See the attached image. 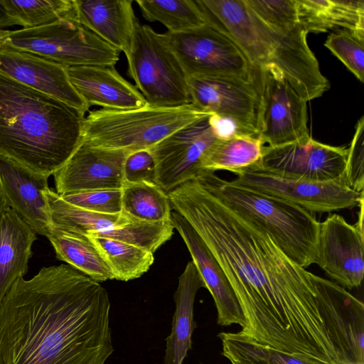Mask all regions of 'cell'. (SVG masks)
Masks as SVG:
<instances>
[{
    "instance_id": "obj_6",
    "label": "cell",
    "mask_w": 364,
    "mask_h": 364,
    "mask_svg": "<svg viewBox=\"0 0 364 364\" xmlns=\"http://www.w3.org/2000/svg\"><path fill=\"white\" fill-rule=\"evenodd\" d=\"M210 114L191 103L173 107L100 109L85 117L82 141L128 152L149 149L177 130Z\"/></svg>"
},
{
    "instance_id": "obj_4",
    "label": "cell",
    "mask_w": 364,
    "mask_h": 364,
    "mask_svg": "<svg viewBox=\"0 0 364 364\" xmlns=\"http://www.w3.org/2000/svg\"><path fill=\"white\" fill-rule=\"evenodd\" d=\"M206 23L229 36L257 68L278 69L307 102L330 87L303 29L286 32L258 17L245 0H196Z\"/></svg>"
},
{
    "instance_id": "obj_12",
    "label": "cell",
    "mask_w": 364,
    "mask_h": 364,
    "mask_svg": "<svg viewBox=\"0 0 364 364\" xmlns=\"http://www.w3.org/2000/svg\"><path fill=\"white\" fill-rule=\"evenodd\" d=\"M260 69L261 110L258 137L268 146L308 140L307 101L277 68Z\"/></svg>"
},
{
    "instance_id": "obj_10",
    "label": "cell",
    "mask_w": 364,
    "mask_h": 364,
    "mask_svg": "<svg viewBox=\"0 0 364 364\" xmlns=\"http://www.w3.org/2000/svg\"><path fill=\"white\" fill-rule=\"evenodd\" d=\"M188 77H252L259 70L227 35L206 23L177 33L167 32Z\"/></svg>"
},
{
    "instance_id": "obj_26",
    "label": "cell",
    "mask_w": 364,
    "mask_h": 364,
    "mask_svg": "<svg viewBox=\"0 0 364 364\" xmlns=\"http://www.w3.org/2000/svg\"><path fill=\"white\" fill-rule=\"evenodd\" d=\"M53 226L87 236L122 228L132 220L122 212L117 214L98 213L72 205L55 191H47Z\"/></svg>"
},
{
    "instance_id": "obj_38",
    "label": "cell",
    "mask_w": 364,
    "mask_h": 364,
    "mask_svg": "<svg viewBox=\"0 0 364 364\" xmlns=\"http://www.w3.org/2000/svg\"><path fill=\"white\" fill-rule=\"evenodd\" d=\"M14 25L6 7L5 0H0V30Z\"/></svg>"
},
{
    "instance_id": "obj_17",
    "label": "cell",
    "mask_w": 364,
    "mask_h": 364,
    "mask_svg": "<svg viewBox=\"0 0 364 364\" xmlns=\"http://www.w3.org/2000/svg\"><path fill=\"white\" fill-rule=\"evenodd\" d=\"M48 176L0 155V195L33 230L46 236L53 227L47 198Z\"/></svg>"
},
{
    "instance_id": "obj_21",
    "label": "cell",
    "mask_w": 364,
    "mask_h": 364,
    "mask_svg": "<svg viewBox=\"0 0 364 364\" xmlns=\"http://www.w3.org/2000/svg\"><path fill=\"white\" fill-rule=\"evenodd\" d=\"M132 0H73L76 18L88 30L129 55L132 38L139 23Z\"/></svg>"
},
{
    "instance_id": "obj_11",
    "label": "cell",
    "mask_w": 364,
    "mask_h": 364,
    "mask_svg": "<svg viewBox=\"0 0 364 364\" xmlns=\"http://www.w3.org/2000/svg\"><path fill=\"white\" fill-rule=\"evenodd\" d=\"M232 183L282 198L314 213H331L359 207L363 193L350 189L344 179L317 182L282 177L255 165L236 173Z\"/></svg>"
},
{
    "instance_id": "obj_28",
    "label": "cell",
    "mask_w": 364,
    "mask_h": 364,
    "mask_svg": "<svg viewBox=\"0 0 364 364\" xmlns=\"http://www.w3.org/2000/svg\"><path fill=\"white\" fill-rule=\"evenodd\" d=\"M122 212L132 220L158 223L171 220L168 193L155 182L124 183Z\"/></svg>"
},
{
    "instance_id": "obj_29",
    "label": "cell",
    "mask_w": 364,
    "mask_h": 364,
    "mask_svg": "<svg viewBox=\"0 0 364 364\" xmlns=\"http://www.w3.org/2000/svg\"><path fill=\"white\" fill-rule=\"evenodd\" d=\"M111 270L114 279L127 282L146 273L154 261V253L120 240L88 236Z\"/></svg>"
},
{
    "instance_id": "obj_18",
    "label": "cell",
    "mask_w": 364,
    "mask_h": 364,
    "mask_svg": "<svg viewBox=\"0 0 364 364\" xmlns=\"http://www.w3.org/2000/svg\"><path fill=\"white\" fill-rule=\"evenodd\" d=\"M0 72L83 114L89 111L90 107L72 85L64 65L29 53L0 48Z\"/></svg>"
},
{
    "instance_id": "obj_39",
    "label": "cell",
    "mask_w": 364,
    "mask_h": 364,
    "mask_svg": "<svg viewBox=\"0 0 364 364\" xmlns=\"http://www.w3.org/2000/svg\"><path fill=\"white\" fill-rule=\"evenodd\" d=\"M359 208L358 222L355 225L361 232H363V202L360 204Z\"/></svg>"
},
{
    "instance_id": "obj_36",
    "label": "cell",
    "mask_w": 364,
    "mask_h": 364,
    "mask_svg": "<svg viewBox=\"0 0 364 364\" xmlns=\"http://www.w3.org/2000/svg\"><path fill=\"white\" fill-rule=\"evenodd\" d=\"M344 181L350 189L363 193L364 116L358 120L353 139L347 149Z\"/></svg>"
},
{
    "instance_id": "obj_5",
    "label": "cell",
    "mask_w": 364,
    "mask_h": 364,
    "mask_svg": "<svg viewBox=\"0 0 364 364\" xmlns=\"http://www.w3.org/2000/svg\"><path fill=\"white\" fill-rule=\"evenodd\" d=\"M197 180L234 213L262 229L303 268L316 263L319 223L314 213L292 203L225 181L204 171Z\"/></svg>"
},
{
    "instance_id": "obj_32",
    "label": "cell",
    "mask_w": 364,
    "mask_h": 364,
    "mask_svg": "<svg viewBox=\"0 0 364 364\" xmlns=\"http://www.w3.org/2000/svg\"><path fill=\"white\" fill-rule=\"evenodd\" d=\"M14 23L23 28L53 23L74 11L73 0H5Z\"/></svg>"
},
{
    "instance_id": "obj_14",
    "label": "cell",
    "mask_w": 364,
    "mask_h": 364,
    "mask_svg": "<svg viewBox=\"0 0 364 364\" xmlns=\"http://www.w3.org/2000/svg\"><path fill=\"white\" fill-rule=\"evenodd\" d=\"M347 149L308 140L264 146L258 168L282 177L317 182L344 179Z\"/></svg>"
},
{
    "instance_id": "obj_15",
    "label": "cell",
    "mask_w": 364,
    "mask_h": 364,
    "mask_svg": "<svg viewBox=\"0 0 364 364\" xmlns=\"http://www.w3.org/2000/svg\"><path fill=\"white\" fill-rule=\"evenodd\" d=\"M364 232L343 217L330 215L319 223L316 263L343 288L359 287L364 274Z\"/></svg>"
},
{
    "instance_id": "obj_40",
    "label": "cell",
    "mask_w": 364,
    "mask_h": 364,
    "mask_svg": "<svg viewBox=\"0 0 364 364\" xmlns=\"http://www.w3.org/2000/svg\"><path fill=\"white\" fill-rule=\"evenodd\" d=\"M8 207V205L0 195V214L2 213L4 210H5Z\"/></svg>"
},
{
    "instance_id": "obj_2",
    "label": "cell",
    "mask_w": 364,
    "mask_h": 364,
    "mask_svg": "<svg viewBox=\"0 0 364 364\" xmlns=\"http://www.w3.org/2000/svg\"><path fill=\"white\" fill-rule=\"evenodd\" d=\"M110 309L100 282L69 264L19 277L0 301V364H105Z\"/></svg>"
},
{
    "instance_id": "obj_9",
    "label": "cell",
    "mask_w": 364,
    "mask_h": 364,
    "mask_svg": "<svg viewBox=\"0 0 364 364\" xmlns=\"http://www.w3.org/2000/svg\"><path fill=\"white\" fill-rule=\"evenodd\" d=\"M191 103L200 111L232 121L242 134L259 136L260 69L252 77H188Z\"/></svg>"
},
{
    "instance_id": "obj_34",
    "label": "cell",
    "mask_w": 364,
    "mask_h": 364,
    "mask_svg": "<svg viewBox=\"0 0 364 364\" xmlns=\"http://www.w3.org/2000/svg\"><path fill=\"white\" fill-rule=\"evenodd\" d=\"M245 2L258 17L271 26L286 32L303 28L295 0H245Z\"/></svg>"
},
{
    "instance_id": "obj_37",
    "label": "cell",
    "mask_w": 364,
    "mask_h": 364,
    "mask_svg": "<svg viewBox=\"0 0 364 364\" xmlns=\"http://www.w3.org/2000/svg\"><path fill=\"white\" fill-rule=\"evenodd\" d=\"M123 174L124 183L155 182V163L149 149L129 153Z\"/></svg>"
},
{
    "instance_id": "obj_23",
    "label": "cell",
    "mask_w": 364,
    "mask_h": 364,
    "mask_svg": "<svg viewBox=\"0 0 364 364\" xmlns=\"http://www.w3.org/2000/svg\"><path fill=\"white\" fill-rule=\"evenodd\" d=\"M36 233L11 208L0 214V301L28 269Z\"/></svg>"
},
{
    "instance_id": "obj_22",
    "label": "cell",
    "mask_w": 364,
    "mask_h": 364,
    "mask_svg": "<svg viewBox=\"0 0 364 364\" xmlns=\"http://www.w3.org/2000/svg\"><path fill=\"white\" fill-rule=\"evenodd\" d=\"M205 284L193 261L188 262L178 277L173 295L176 309L171 331L166 338L164 364H183L192 348V334L196 327L193 305L196 293Z\"/></svg>"
},
{
    "instance_id": "obj_33",
    "label": "cell",
    "mask_w": 364,
    "mask_h": 364,
    "mask_svg": "<svg viewBox=\"0 0 364 364\" xmlns=\"http://www.w3.org/2000/svg\"><path fill=\"white\" fill-rule=\"evenodd\" d=\"M324 46L336 55L346 68L363 82L364 80V37L342 29L331 33Z\"/></svg>"
},
{
    "instance_id": "obj_41",
    "label": "cell",
    "mask_w": 364,
    "mask_h": 364,
    "mask_svg": "<svg viewBox=\"0 0 364 364\" xmlns=\"http://www.w3.org/2000/svg\"><path fill=\"white\" fill-rule=\"evenodd\" d=\"M230 362L231 364H262V363H254L235 361V360H230Z\"/></svg>"
},
{
    "instance_id": "obj_27",
    "label": "cell",
    "mask_w": 364,
    "mask_h": 364,
    "mask_svg": "<svg viewBox=\"0 0 364 364\" xmlns=\"http://www.w3.org/2000/svg\"><path fill=\"white\" fill-rule=\"evenodd\" d=\"M264 146L259 137L249 135L218 138L204 154L201 168L203 171L226 170L236 174L257 164L262 157Z\"/></svg>"
},
{
    "instance_id": "obj_25",
    "label": "cell",
    "mask_w": 364,
    "mask_h": 364,
    "mask_svg": "<svg viewBox=\"0 0 364 364\" xmlns=\"http://www.w3.org/2000/svg\"><path fill=\"white\" fill-rule=\"evenodd\" d=\"M46 237L59 260L98 282L114 279L111 270L88 236L53 226Z\"/></svg>"
},
{
    "instance_id": "obj_7",
    "label": "cell",
    "mask_w": 364,
    "mask_h": 364,
    "mask_svg": "<svg viewBox=\"0 0 364 364\" xmlns=\"http://www.w3.org/2000/svg\"><path fill=\"white\" fill-rule=\"evenodd\" d=\"M0 48L29 53L65 67L115 66L120 53L82 25L75 10L48 25L0 30Z\"/></svg>"
},
{
    "instance_id": "obj_20",
    "label": "cell",
    "mask_w": 364,
    "mask_h": 364,
    "mask_svg": "<svg viewBox=\"0 0 364 364\" xmlns=\"http://www.w3.org/2000/svg\"><path fill=\"white\" fill-rule=\"evenodd\" d=\"M67 72L72 85L90 107L122 110L149 105L136 86L122 77L114 66H70Z\"/></svg>"
},
{
    "instance_id": "obj_8",
    "label": "cell",
    "mask_w": 364,
    "mask_h": 364,
    "mask_svg": "<svg viewBox=\"0 0 364 364\" xmlns=\"http://www.w3.org/2000/svg\"><path fill=\"white\" fill-rule=\"evenodd\" d=\"M127 60L129 75L149 106L173 107L191 103L188 76L168 33H159L138 23Z\"/></svg>"
},
{
    "instance_id": "obj_19",
    "label": "cell",
    "mask_w": 364,
    "mask_h": 364,
    "mask_svg": "<svg viewBox=\"0 0 364 364\" xmlns=\"http://www.w3.org/2000/svg\"><path fill=\"white\" fill-rule=\"evenodd\" d=\"M171 221L186 245L205 288L213 296L218 324L222 326L238 324L242 328L245 321L240 304L218 262L183 217L173 211Z\"/></svg>"
},
{
    "instance_id": "obj_16",
    "label": "cell",
    "mask_w": 364,
    "mask_h": 364,
    "mask_svg": "<svg viewBox=\"0 0 364 364\" xmlns=\"http://www.w3.org/2000/svg\"><path fill=\"white\" fill-rule=\"evenodd\" d=\"M128 152L90 145L81 140L65 163L53 175L56 193L65 195L95 190H121Z\"/></svg>"
},
{
    "instance_id": "obj_31",
    "label": "cell",
    "mask_w": 364,
    "mask_h": 364,
    "mask_svg": "<svg viewBox=\"0 0 364 364\" xmlns=\"http://www.w3.org/2000/svg\"><path fill=\"white\" fill-rule=\"evenodd\" d=\"M222 355L230 360L262 364H324L304 355L282 352L247 339L237 333L221 332Z\"/></svg>"
},
{
    "instance_id": "obj_1",
    "label": "cell",
    "mask_w": 364,
    "mask_h": 364,
    "mask_svg": "<svg viewBox=\"0 0 364 364\" xmlns=\"http://www.w3.org/2000/svg\"><path fill=\"white\" fill-rule=\"evenodd\" d=\"M168 196L171 209L191 225L225 272L245 321L240 336L325 364L339 362L317 275L197 180Z\"/></svg>"
},
{
    "instance_id": "obj_35",
    "label": "cell",
    "mask_w": 364,
    "mask_h": 364,
    "mask_svg": "<svg viewBox=\"0 0 364 364\" xmlns=\"http://www.w3.org/2000/svg\"><path fill=\"white\" fill-rule=\"evenodd\" d=\"M60 196L68 203L91 212L105 214L122 212V189L95 190Z\"/></svg>"
},
{
    "instance_id": "obj_30",
    "label": "cell",
    "mask_w": 364,
    "mask_h": 364,
    "mask_svg": "<svg viewBox=\"0 0 364 364\" xmlns=\"http://www.w3.org/2000/svg\"><path fill=\"white\" fill-rule=\"evenodd\" d=\"M136 3L146 20L161 23L170 33L206 24L196 0H136Z\"/></svg>"
},
{
    "instance_id": "obj_24",
    "label": "cell",
    "mask_w": 364,
    "mask_h": 364,
    "mask_svg": "<svg viewBox=\"0 0 364 364\" xmlns=\"http://www.w3.org/2000/svg\"><path fill=\"white\" fill-rule=\"evenodd\" d=\"M300 25L307 33L342 27L364 37L363 0H295Z\"/></svg>"
},
{
    "instance_id": "obj_3",
    "label": "cell",
    "mask_w": 364,
    "mask_h": 364,
    "mask_svg": "<svg viewBox=\"0 0 364 364\" xmlns=\"http://www.w3.org/2000/svg\"><path fill=\"white\" fill-rule=\"evenodd\" d=\"M85 114L0 72V155L53 175L82 140Z\"/></svg>"
},
{
    "instance_id": "obj_13",
    "label": "cell",
    "mask_w": 364,
    "mask_h": 364,
    "mask_svg": "<svg viewBox=\"0 0 364 364\" xmlns=\"http://www.w3.org/2000/svg\"><path fill=\"white\" fill-rule=\"evenodd\" d=\"M211 116L177 130L149 149L155 163V182L166 193L196 179L203 171V157L218 139Z\"/></svg>"
}]
</instances>
